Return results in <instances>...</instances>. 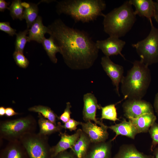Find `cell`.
Masks as SVG:
<instances>
[{
    "label": "cell",
    "instance_id": "cell-1",
    "mask_svg": "<svg viewBox=\"0 0 158 158\" xmlns=\"http://www.w3.org/2000/svg\"><path fill=\"white\" fill-rule=\"evenodd\" d=\"M47 28L48 33L60 48L64 61L69 68L84 70L93 66L99 49L88 34L67 26L60 19Z\"/></svg>",
    "mask_w": 158,
    "mask_h": 158
},
{
    "label": "cell",
    "instance_id": "cell-2",
    "mask_svg": "<svg viewBox=\"0 0 158 158\" xmlns=\"http://www.w3.org/2000/svg\"><path fill=\"white\" fill-rule=\"evenodd\" d=\"M106 8L102 0H64L57 2L56 11L60 15L64 14L71 16L77 22H89L99 16L104 17L102 11Z\"/></svg>",
    "mask_w": 158,
    "mask_h": 158
},
{
    "label": "cell",
    "instance_id": "cell-3",
    "mask_svg": "<svg viewBox=\"0 0 158 158\" xmlns=\"http://www.w3.org/2000/svg\"><path fill=\"white\" fill-rule=\"evenodd\" d=\"M151 80L148 66L140 60L135 61L121 82L124 99H141L147 92Z\"/></svg>",
    "mask_w": 158,
    "mask_h": 158
},
{
    "label": "cell",
    "instance_id": "cell-4",
    "mask_svg": "<svg viewBox=\"0 0 158 158\" xmlns=\"http://www.w3.org/2000/svg\"><path fill=\"white\" fill-rule=\"evenodd\" d=\"M103 24L105 32L109 36H124L131 29L136 15L129 1L105 15Z\"/></svg>",
    "mask_w": 158,
    "mask_h": 158
},
{
    "label": "cell",
    "instance_id": "cell-5",
    "mask_svg": "<svg viewBox=\"0 0 158 158\" xmlns=\"http://www.w3.org/2000/svg\"><path fill=\"white\" fill-rule=\"evenodd\" d=\"M37 122L31 115L0 122V138L8 142L19 140L24 135L35 133Z\"/></svg>",
    "mask_w": 158,
    "mask_h": 158
},
{
    "label": "cell",
    "instance_id": "cell-6",
    "mask_svg": "<svg viewBox=\"0 0 158 158\" xmlns=\"http://www.w3.org/2000/svg\"><path fill=\"white\" fill-rule=\"evenodd\" d=\"M151 27L148 35L145 39L133 44L141 59L140 61L149 66L158 62V28L149 20Z\"/></svg>",
    "mask_w": 158,
    "mask_h": 158
},
{
    "label": "cell",
    "instance_id": "cell-7",
    "mask_svg": "<svg viewBox=\"0 0 158 158\" xmlns=\"http://www.w3.org/2000/svg\"><path fill=\"white\" fill-rule=\"evenodd\" d=\"M19 140L30 158H53L48 136L34 133L24 135Z\"/></svg>",
    "mask_w": 158,
    "mask_h": 158
},
{
    "label": "cell",
    "instance_id": "cell-8",
    "mask_svg": "<svg viewBox=\"0 0 158 158\" xmlns=\"http://www.w3.org/2000/svg\"><path fill=\"white\" fill-rule=\"evenodd\" d=\"M124 115L127 118H135L146 113H154L151 103L141 99H127L123 103Z\"/></svg>",
    "mask_w": 158,
    "mask_h": 158
},
{
    "label": "cell",
    "instance_id": "cell-9",
    "mask_svg": "<svg viewBox=\"0 0 158 158\" xmlns=\"http://www.w3.org/2000/svg\"><path fill=\"white\" fill-rule=\"evenodd\" d=\"M101 63L103 70L111 79L113 85L115 87L116 92L119 96H120L119 86L124 77L123 67L114 63L109 57L106 56L102 57Z\"/></svg>",
    "mask_w": 158,
    "mask_h": 158
},
{
    "label": "cell",
    "instance_id": "cell-10",
    "mask_svg": "<svg viewBox=\"0 0 158 158\" xmlns=\"http://www.w3.org/2000/svg\"><path fill=\"white\" fill-rule=\"evenodd\" d=\"M95 43L98 49H100L105 56L109 57L119 54L125 59L121 52L126 42L119 38L109 36L105 40H97Z\"/></svg>",
    "mask_w": 158,
    "mask_h": 158
},
{
    "label": "cell",
    "instance_id": "cell-11",
    "mask_svg": "<svg viewBox=\"0 0 158 158\" xmlns=\"http://www.w3.org/2000/svg\"><path fill=\"white\" fill-rule=\"evenodd\" d=\"M84 105L83 110V119L85 122L93 121L100 126L105 125L96 118L97 109H101V106L98 104L97 98L94 94L88 93L83 97Z\"/></svg>",
    "mask_w": 158,
    "mask_h": 158
},
{
    "label": "cell",
    "instance_id": "cell-12",
    "mask_svg": "<svg viewBox=\"0 0 158 158\" xmlns=\"http://www.w3.org/2000/svg\"><path fill=\"white\" fill-rule=\"evenodd\" d=\"M97 125L91 121L80 123L82 130L88 136L92 143L105 142L108 138L107 126Z\"/></svg>",
    "mask_w": 158,
    "mask_h": 158
},
{
    "label": "cell",
    "instance_id": "cell-13",
    "mask_svg": "<svg viewBox=\"0 0 158 158\" xmlns=\"http://www.w3.org/2000/svg\"><path fill=\"white\" fill-rule=\"evenodd\" d=\"M82 131V129L79 128L74 134L71 135H69L66 132H60V140L56 145L51 147L53 158L59 153L71 148L79 138Z\"/></svg>",
    "mask_w": 158,
    "mask_h": 158
},
{
    "label": "cell",
    "instance_id": "cell-14",
    "mask_svg": "<svg viewBox=\"0 0 158 158\" xmlns=\"http://www.w3.org/2000/svg\"><path fill=\"white\" fill-rule=\"evenodd\" d=\"M0 158H30L26 150L19 140L8 142L0 152Z\"/></svg>",
    "mask_w": 158,
    "mask_h": 158
},
{
    "label": "cell",
    "instance_id": "cell-15",
    "mask_svg": "<svg viewBox=\"0 0 158 158\" xmlns=\"http://www.w3.org/2000/svg\"><path fill=\"white\" fill-rule=\"evenodd\" d=\"M112 141L92 143L85 158H112Z\"/></svg>",
    "mask_w": 158,
    "mask_h": 158
},
{
    "label": "cell",
    "instance_id": "cell-16",
    "mask_svg": "<svg viewBox=\"0 0 158 158\" xmlns=\"http://www.w3.org/2000/svg\"><path fill=\"white\" fill-rule=\"evenodd\" d=\"M107 128L115 133V136L111 140L112 141L119 135L126 136L134 139L136 135L138 133L137 129L131 122L129 120L127 121L125 119L119 123L107 126Z\"/></svg>",
    "mask_w": 158,
    "mask_h": 158
},
{
    "label": "cell",
    "instance_id": "cell-17",
    "mask_svg": "<svg viewBox=\"0 0 158 158\" xmlns=\"http://www.w3.org/2000/svg\"><path fill=\"white\" fill-rule=\"evenodd\" d=\"M129 1L135 7L136 15L146 17L149 20L153 17L154 1L152 0H130Z\"/></svg>",
    "mask_w": 158,
    "mask_h": 158
},
{
    "label": "cell",
    "instance_id": "cell-18",
    "mask_svg": "<svg viewBox=\"0 0 158 158\" xmlns=\"http://www.w3.org/2000/svg\"><path fill=\"white\" fill-rule=\"evenodd\" d=\"M46 33H48V28L43 24L42 17L38 16L29 29L28 42L34 41L42 43Z\"/></svg>",
    "mask_w": 158,
    "mask_h": 158
},
{
    "label": "cell",
    "instance_id": "cell-19",
    "mask_svg": "<svg viewBox=\"0 0 158 158\" xmlns=\"http://www.w3.org/2000/svg\"><path fill=\"white\" fill-rule=\"evenodd\" d=\"M137 129L138 133H146L157 119L154 113H146L135 118H128Z\"/></svg>",
    "mask_w": 158,
    "mask_h": 158
},
{
    "label": "cell",
    "instance_id": "cell-20",
    "mask_svg": "<svg viewBox=\"0 0 158 158\" xmlns=\"http://www.w3.org/2000/svg\"><path fill=\"white\" fill-rule=\"evenodd\" d=\"M92 143L88 136L83 131L70 151L76 158H85Z\"/></svg>",
    "mask_w": 158,
    "mask_h": 158
},
{
    "label": "cell",
    "instance_id": "cell-21",
    "mask_svg": "<svg viewBox=\"0 0 158 158\" xmlns=\"http://www.w3.org/2000/svg\"><path fill=\"white\" fill-rule=\"evenodd\" d=\"M112 158H154L153 155H147L139 151L133 144L121 145L117 152Z\"/></svg>",
    "mask_w": 158,
    "mask_h": 158
},
{
    "label": "cell",
    "instance_id": "cell-22",
    "mask_svg": "<svg viewBox=\"0 0 158 158\" xmlns=\"http://www.w3.org/2000/svg\"><path fill=\"white\" fill-rule=\"evenodd\" d=\"M37 123L39 127V133L48 136L56 132H61L63 129L60 122L55 124L38 113Z\"/></svg>",
    "mask_w": 158,
    "mask_h": 158
},
{
    "label": "cell",
    "instance_id": "cell-23",
    "mask_svg": "<svg viewBox=\"0 0 158 158\" xmlns=\"http://www.w3.org/2000/svg\"><path fill=\"white\" fill-rule=\"evenodd\" d=\"M24 7L23 18L26 21L28 29L30 28L38 16V8L37 4L33 3H22Z\"/></svg>",
    "mask_w": 158,
    "mask_h": 158
},
{
    "label": "cell",
    "instance_id": "cell-24",
    "mask_svg": "<svg viewBox=\"0 0 158 158\" xmlns=\"http://www.w3.org/2000/svg\"><path fill=\"white\" fill-rule=\"evenodd\" d=\"M42 44L51 61L54 63H57L56 54L58 52L61 53V50L52 37L50 36L49 38H45Z\"/></svg>",
    "mask_w": 158,
    "mask_h": 158
},
{
    "label": "cell",
    "instance_id": "cell-25",
    "mask_svg": "<svg viewBox=\"0 0 158 158\" xmlns=\"http://www.w3.org/2000/svg\"><path fill=\"white\" fill-rule=\"evenodd\" d=\"M28 110L30 111L40 113L44 118L55 124H57L56 122L58 120L59 116L48 107L42 105H35L29 108Z\"/></svg>",
    "mask_w": 158,
    "mask_h": 158
},
{
    "label": "cell",
    "instance_id": "cell-26",
    "mask_svg": "<svg viewBox=\"0 0 158 158\" xmlns=\"http://www.w3.org/2000/svg\"><path fill=\"white\" fill-rule=\"evenodd\" d=\"M116 104H112L104 107H101V116L100 119H107L113 121L119 120L117 118V114L115 106Z\"/></svg>",
    "mask_w": 158,
    "mask_h": 158
},
{
    "label": "cell",
    "instance_id": "cell-27",
    "mask_svg": "<svg viewBox=\"0 0 158 158\" xmlns=\"http://www.w3.org/2000/svg\"><path fill=\"white\" fill-rule=\"evenodd\" d=\"M22 3L20 0H14L12 1L9 6V10L11 16L13 20L19 19L22 20L23 19L24 7Z\"/></svg>",
    "mask_w": 158,
    "mask_h": 158
},
{
    "label": "cell",
    "instance_id": "cell-28",
    "mask_svg": "<svg viewBox=\"0 0 158 158\" xmlns=\"http://www.w3.org/2000/svg\"><path fill=\"white\" fill-rule=\"evenodd\" d=\"M29 29L20 31L16 35L15 42V51H20L23 53L24 49L26 43L28 42V36Z\"/></svg>",
    "mask_w": 158,
    "mask_h": 158
},
{
    "label": "cell",
    "instance_id": "cell-29",
    "mask_svg": "<svg viewBox=\"0 0 158 158\" xmlns=\"http://www.w3.org/2000/svg\"><path fill=\"white\" fill-rule=\"evenodd\" d=\"M13 55L16 63L18 66L24 68L27 67L29 62L23 53L15 50Z\"/></svg>",
    "mask_w": 158,
    "mask_h": 158
},
{
    "label": "cell",
    "instance_id": "cell-30",
    "mask_svg": "<svg viewBox=\"0 0 158 158\" xmlns=\"http://www.w3.org/2000/svg\"><path fill=\"white\" fill-rule=\"evenodd\" d=\"M148 132L152 139L150 150L152 152L158 145V123H154L150 128Z\"/></svg>",
    "mask_w": 158,
    "mask_h": 158
},
{
    "label": "cell",
    "instance_id": "cell-31",
    "mask_svg": "<svg viewBox=\"0 0 158 158\" xmlns=\"http://www.w3.org/2000/svg\"><path fill=\"white\" fill-rule=\"evenodd\" d=\"M71 106L70 102L66 103L65 109L63 113L58 117V120L61 121L64 123L67 122L71 118V114L72 113L71 111Z\"/></svg>",
    "mask_w": 158,
    "mask_h": 158
},
{
    "label": "cell",
    "instance_id": "cell-32",
    "mask_svg": "<svg viewBox=\"0 0 158 158\" xmlns=\"http://www.w3.org/2000/svg\"><path fill=\"white\" fill-rule=\"evenodd\" d=\"M0 30L7 33L11 36H13L17 34L16 30L11 27L9 22H0Z\"/></svg>",
    "mask_w": 158,
    "mask_h": 158
},
{
    "label": "cell",
    "instance_id": "cell-33",
    "mask_svg": "<svg viewBox=\"0 0 158 158\" xmlns=\"http://www.w3.org/2000/svg\"><path fill=\"white\" fill-rule=\"evenodd\" d=\"M80 122L71 118L67 122L62 125L63 128L69 130L70 131H75L77 126L80 124Z\"/></svg>",
    "mask_w": 158,
    "mask_h": 158
},
{
    "label": "cell",
    "instance_id": "cell-34",
    "mask_svg": "<svg viewBox=\"0 0 158 158\" xmlns=\"http://www.w3.org/2000/svg\"><path fill=\"white\" fill-rule=\"evenodd\" d=\"M54 158H76L70 151L67 150L61 152L58 154Z\"/></svg>",
    "mask_w": 158,
    "mask_h": 158
},
{
    "label": "cell",
    "instance_id": "cell-35",
    "mask_svg": "<svg viewBox=\"0 0 158 158\" xmlns=\"http://www.w3.org/2000/svg\"><path fill=\"white\" fill-rule=\"evenodd\" d=\"M19 114V113L16 112L11 107L6 108L5 115L7 117H11Z\"/></svg>",
    "mask_w": 158,
    "mask_h": 158
},
{
    "label": "cell",
    "instance_id": "cell-36",
    "mask_svg": "<svg viewBox=\"0 0 158 158\" xmlns=\"http://www.w3.org/2000/svg\"><path fill=\"white\" fill-rule=\"evenodd\" d=\"M10 2H7L4 0H0V11L4 12V11L8 9L9 10Z\"/></svg>",
    "mask_w": 158,
    "mask_h": 158
},
{
    "label": "cell",
    "instance_id": "cell-37",
    "mask_svg": "<svg viewBox=\"0 0 158 158\" xmlns=\"http://www.w3.org/2000/svg\"><path fill=\"white\" fill-rule=\"evenodd\" d=\"M154 10L153 17L158 23V2H154Z\"/></svg>",
    "mask_w": 158,
    "mask_h": 158
},
{
    "label": "cell",
    "instance_id": "cell-38",
    "mask_svg": "<svg viewBox=\"0 0 158 158\" xmlns=\"http://www.w3.org/2000/svg\"><path fill=\"white\" fill-rule=\"evenodd\" d=\"M154 107L156 112L158 113V92L157 93L155 97Z\"/></svg>",
    "mask_w": 158,
    "mask_h": 158
},
{
    "label": "cell",
    "instance_id": "cell-39",
    "mask_svg": "<svg viewBox=\"0 0 158 158\" xmlns=\"http://www.w3.org/2000/svg\"><path fill=\"white\" fill-rule=\"evenodd\" d=\"M6 108L3 106L0 107V116H3L5 115Z\"/></svg>",
    "mask_w": 158,
    "mask_h": 158
},
{
    "label": "cell",
    "instance_id": "cell-40",
    "mask_svg": "<svg viewBox=\"0 0 158 158\" xmlns=\"http://www.w3.org/2000/svg\"><path fill=\"white\" fill-rule=\"evenodd\" d=\"M153 155L154 158H158V147H156L153 150Z\"/></svg>",
    "mask_w": 158,
    "mask_h": 158
},
{
    "label": "cell",
    "instance_id": "cell-41",
    "mask_svg": "<svg viewBox=\"0 0 158 158\" xmlns=\"http://www.w3.org/2000/svg\"><path fill=\"white\" fill-rule=\"evenodd\" d=\"M157 2H158V0H157Z\"/></svg>",
    "mask_w": 158,
    "mask_h": 158
}]
</instances>
